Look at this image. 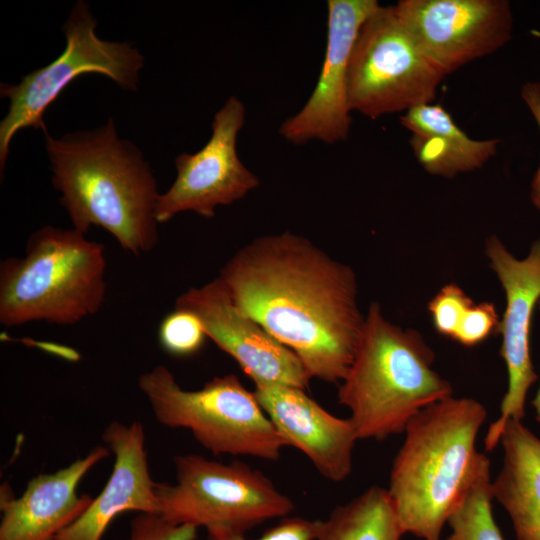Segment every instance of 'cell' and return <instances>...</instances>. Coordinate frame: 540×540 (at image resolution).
Here are the masks:
<instances>
[{
    "label": "cell",
    "mask_w": 540,
    "mask_h": 540,
    "mask_svg": "<svg viewBox=\"0 0 540 540\" xmlns=\"http://www.w3.org/2000/svg\"><path fill=\"white\" fill-rule=\"evenodd\" d=\"M103 244L72 228L32 232L22 257L0 263V323L71 326L98 313L106 297Z\"/></svg>",
    "instance_id": "obj_5"
},
{
    "label": "cell",
    "mask_w": 540,
    "mask_h": 540,
    "mask_svg": "<svg viewBox=\"0 0 540 540\" xmlns=\"http://www.w3.org/2000/svg\"><path fill=\"white\" fill-rule=\"evenodd\" d=\"M245 120L243 102L236 96L229 97L213 117L207 143L195 153L176 156V178L157 199L158 224L185 211L212 218L218 206L243 199L259 186V178L237 153V137Z\"/></svg>",
    "instance_id": "obj_10"
},
{
    "label": "cell",
    "mask_w": 540,
    "mask_h": 540,
    "mask_svg": "<svg viewBox=\"0 0 540 540\" xmlns=\"http://www.w3.org/2000/svg\"><path fill=\"white\" fill-rule=\"evenodd\" d=\"M394 7L445 76L511 39L513 18L507 0H401Z\"/></svg>",
    "instance_id": "obj_11"
},
{
    "label": "cell",
    "mask_w": 540,
    "mask_h": 540,
    "mask_svg": "<svg viewBox=\"0 0 540 540\" xmlns=\"http://www.w3.org/2000/svg\"><path fill=\"white\" fill-rule=\"evenodd\" d=\"M502 467L492 498L508 513L516 540H540V438L520 420L505 423Z\"/></svg>",
    "instance_id": "obj_18"
},
{
    "label": "cell",
    "mask_w": 540,
    "mask_h": 540,
    "mask_svg": "<svg viewBox=\"0 0 540 540\" xmlns=\"http://www.w3.org/2000/svg\"><path fill=\"white\" fill-rule=\"evenodd\" d=\"M377 0H328L327 46L316 85L305 105L280 126V135L301 145L335 144L348 138V64L363 22L379 7Z\"/></svg>",
    "instance_id": "obj_14"
},
{
    "label": "cell",
    "mask_w": 540,
    "mask_h": 540,
    "mask_svg": "<svg viewBox=\"0 0 540 540\" xmlns=\"http://www.w3.org/2000/svg\"><path fill=\"white\" fill-rule=\"evenodd\" d=\"M485 254L506 296L498 334L502 336L500 355L507 368L508 388L500 416L484 439L485 449L491 451L499 444L505 423L524 418L527 393L538 379L531 361L530 333L533 310L540 299V239L532 244L528 256L519 260L493 235L486 240Z\"/></svg>",
    "instance_id": "obj_12"
},
{
    "label": "cell",
    "mask_w": 540,
    "mask_h": 540,
    "mask_svg": "<svg viewBox=\"0 0 540 540\" xmlns=\"http://www.w3.org/2000/svg\"><path fill=\"white\" fill-rule=\"evenodd\" d=\"M412 133L410 144L423 169L453 178L481 168L496 155L499 139L474 140L461 130L439 104L417 106L400 117Z\"/></svg>",
    "instance_id": "obj_19"
},
{
    "label": "cell",
    "mask_w": 540,
    "mask_h": 540,
    "mask_svg": "<svg viewBox=\"0 0 540 540\" xmlns=\"http://www.w3.org/2000/svg\"><path fill=\"white\" fill-rule=\"evenodd\" d=\"M318 523L319 519L286 516L254 540H316ZM206 531L207 540H250L245 533L228 528L216 527Z\"/></svg>",
    "instance_id": "obj_24"
},
{
    "label": "cell",
    "mask_w": 540,
    "mask_h": 540,
    "mask_svg": "<svg viewBox=\"0 0 540 540\" xmlns=\"http://www.w3.org/2000/svg\"><path fill=\"white\" fill-rule=\"evenodd\" d=\"M173 460L176 482H156L155 488L159 515L172 524L246 533L294 510L293 501L268 477L243 462L199 454H179Z\"/></svg>",
    "instance_id": "obj_8"
},
{
    "label": "cell",
    "mask_w": 540,
    "mask_h": 540,
    "mask_svg": "<svg viewBox=\"0 0 540 540\" xmlns=\"http://www.w3.org/2000/svg\"><path fill=\"white\" fill-rule=\"evenodd\" d=\"M486 416L479 401L450 396L408 422L387 488L404 533L440 540L450 515L487 457L475 447Z\"/></svg>",
    "instance_id": "obj_3"
},
{
    "label": "cell",
    "mask_w": 540,
    "mask_h": 540,
    "mask_svg": "<svg viewBox=\"0 0 540 540\" xmlns=\"http://www.w3.org/2000/svg\"><path fill=\"white\" fill-rule=\"evenodd\" d=\"M45 135L52 185L74 229L101 227L140 256L158 244L157 180L141 151L119 137L111 118L93 130Z\"/></svg>",
    "instance_id": "obj_2"
},
{
    "label": "cell",
    "mask_w": 540,
    "mask_h": 540,
    "mask_svg": "<svg viewBox=\"0 0 540 540\" xmlns=\"http://www.w3.org/2000/svg\"><path fill=\"white\" fill-rule=\"evenodd\" d=\"M96 26L87 2L77 1L62 26L63 52L48 65L22 76L17 84L1 83L0 95L9 100L8 112L0 122L1 175L15 134L30 127L46 132V110L77 77L102 74L123 90L137 91L143 55L128 42L100 39Z\"/></svg>",
    "instance_id": "obj_7"
},
{
    "label": "cell",
    "mask_w": 540,
    "mask_h": 540,
    "mask_svg": "<svg viewBox=\"0 0 540 540\" xmlns=\"http://www.w3.org/2000/svg\"><path fill=\"white\" fill-rule=\"evenodd\" d=\"M474 301L457 284L443 286L429 301L428 311L435 330L454 340Z\"/></svg>",
    "instance_id": "obj_23"
},
{
    "label": "cell",
    "mask_w": 540,
    "mask_h": 540,
    "mask_svg": "<svg viewBox=\"0 0 540 540\" xmlns=\"http://www.w3.org/2000/svg\"><path fill=\"white\" fill-rule=\"evenodd\" d=\"M538 309L540 310V299L538 301ZM532 406L535 410V417L537 419L538 422H540V386H539V389H538V392L535 396V398L533 399L532 401Z\"/></svg>",
    "instance_id": "obj_28"
},
{
    "label": "cell",
    "mask_w": 540,
    "mask_h": 540,
    "mask_svg": "<svg viewBox=\"0 0 540 540\" xmlns=\"http://www.w3.org/2000/svg\"><path fill=\"white\" fill-rule=\"evenodd\" d=\"M500 316L491 302L474 303L461 324L453 341L473 347L498 335Z\"/></svg>",
    "instance_id": "obj_25"
},
{
    "label": "cell",
    "mask_w": 540,
    "mask_h": 540,
    "mask_svg": "<svg viewBox=\"0 0 540 540\" xmlns=\"http://www.w3.org/2000/svg\"><path fill=\"white\" fill-rule=\"evenodd\" d=\"M490 460L484 459L448 519L446 540H504L492 514Z\"/></svg>",
    "instance_id": "obj_21"
},
{
    "label": "cell",
    "mask_w": 540,
    "mask_h": 540,
    "mask_svg": "<svg viewBox=\"0 0 540 540\" xmlns=\"http://www.w3.org/2000/svg\"><path fill=\"white\" fill-rule=\"evenodd\" d=\"M157 337L161 348L178 358L197 354L208 339L201 321L193 313L176 308L160 322Z\"/></svg>",
    "instance_id": "obj_22"
},
{
    "label": "cell",
    "mask_w": 540,
    "mask_h": 540,
    "mask_svg": "<svg viewBox=\"0 0 540 540\" xmlns=\"http://www.w3.org/2000/svg\"><path fill=\"white\" fill-rule=\"evenodd\" d=\"M137 384L158 423L189 430L214 455L275 461L289 447L254 392L235 374L216 376L200 389L185 390L159 364L141 374Z\"/></svg>",
    "instance_id": "obj_6"
},
{
    "label": "cell",
    "mask_w": 540,
    "mask_h": 540,
    "mask_svg": "<svg viewBox=\"0 0 540 540\" xmlns=\"http://www.w3.org/2000/svg\"><path fill=\"white\" fill-rule=\"evenodd\" d=\"M102 439L115 458L111 475L85 512L56 540H102L112 521L124 512L159 514L142 423L113 421L104 429Z\"/></svg>",
    "instance_id": "obj_17"
},
{
    "label": "cell",
    "mask_w": 540,
    "mask_h": 540,
    "mask_svg": "<svg viewBox=\"0 0 540 540\" xmlns=\"http://www.w3.org/2000/svg\"><path fill=\"white\" fill-rule=\"evenodd\" d=\"M434 352L416 330L391 323L372 302L338 401L350 411L358 439L383 440L405 431L424 408L452 396L432 367Z\"/></svg>",
    "instance_id": "obj_4"
},
{
    "label": "cell",
    "mask_w": 540,
    "mask_h": 540,
    "mask_svg": "<svg viewBox=\"0 0 540 540\" xmlns=\"http://www.w3.org/2000/svg\"><path fill=\"white\" fill-rule=\"evenodd\" d=\"M174 308L193 313L208 339L230 355L254 384L309 388L312 378L298 356L244 312L219 277L180 294Z\"/></svg>",
    "instance_id": "obj_13"
},
{
    "label": "cell",
    "mask_w": 540,
    "mask_h": 540,
    "mask_svg": "<svg viewBox=\"0 0 540 540\" xmlns=\"http://www.w3.org/2000/svg\"><path fill=\"white\" fill-rule=\"evenodd\" d=\"M404 534L387 489L375 485L319 519L316 540H401Z\"/></svg>",
    "instance_id": "obj_20"
},
{
    "label": "cell",
    "mask_w": 540,
    "mask_h": 540,
    "mask_svg": "<svg viewBox=\"0 0 540 540\" xmlns=\"http://www.w3.org/2000/svg\"><path fill=\"white\" fill-rule=\"evenodd\" d=\"M109 455L106 446H96L70 465L32 478L20 497L8 484L2 485L0 540H56L93 500L89 494L77 493L80 481Z\"/></svg>",
    "instance_id": "obj_16"
},
{
    "label": "cell",
    "mask_w": 540,
    "mask_h": 540,
    "mask_svg": "<svg viewBox=\"0 0 540 540\" xmlns=\"http://www.w3.org/2000/svg\"><path fill=\"white\" fill-rule=\"evenodd\" d=\"M254 394L288 446L301 451L326 479L340 482L352 471L357 432L297 387L255 384Z\"/></svg>",
    "instance_id": "obj_15"
},
{
    "label": "cell",
    "mask_w": 540,
    "mask_h": 540,
    "mask_svg": "<svg viewBox=\"0 0 540 540\" xmlns=\"http://www.w3.org/2000/svg\"><path fill=\"white\" fill-rule=\"evenodd\" d=\"M218 277L244 312L298 356L311 378L342 381L365 323L351 267L286 231L255 238Z\"/></svg>",
    "instance_id": "obj_1"
},
{
    "label": "cell",
    "mask_w": 540,
    "mask_h": 540,
    "mask_svg": "<svg viewBox=\"0 0 540 540\" xmlns=\"http://www.w3.org/2000/svg\"><path fill=\"white\" fill-rule=\"evenodd\" d=\"M197 528L176 525L159 514L138 513L130 522L128 540H195Z\"/></svg>",
    "instance_id": "obj_26"
},
{
    "label": "cell",
    "mask_w": 540,
    "mask_h": 540,
    "mask_svg": "<svg viewBox=\"0 0 540 540\" xmlns=\"http://www.w3.org/2000/svg\"><path fill=\"white\" fill-rule=\"evenodd\" d=\"M446 77L424 54L394 6L363 22L348 64L350 111L370 119L430 104Z\"/></svg>",
    "instance_id": "obj_9"
},
{
    "label": "cell",
    "mask_w": 540,
    "mask_h": 540,
    "mask_svg": "<svg viewBox=\"0 0 540 540\" xmlns=\"http://www.w3.org/2000/svg\"><path fill=\"white\" fill-rule=\"evenodd\" d=\"M521 96L540 129V83L527 82L521 89ZM531 200L534 206L540 209V166L537 169L531 186Z\"/></svg>",
    "instance_id": "obj_27"
}]
</instances>
